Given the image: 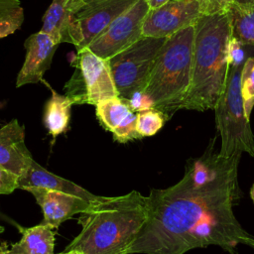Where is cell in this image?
<instances>
[{"instance_id":"3","label":"cell","mask_w":254,"mask_h":254,"mask_svg":"<svg viewBox=\"0 0 254 254\" xmlns=\"http://www.w3.org/2000/svg\"><path fill=\"white\" fill-rule=\"evenodd\" d=\"M230 38L227 13L203 15L194 24L190 84L182 109H214L228 74Z\"/></svg>"},{"instance_id":"31","label":"cell","mask_w":254,"mask_h":254,"mask_svg":"<svg viewBox=\"0 0 254 254\" xmlns=\"http://www.w3.org/2000/svg\"><path fill=\"white\" fill-rule=\"evenodd\" d=\"M0 254H9L8 253V248L6 244L0 245Z\"/></svg>"},{"instance_id":"14","label":"cell","mask_w":254,"mask_h":254,"mask_svg":"<svg viewBox=\"0 0 254 254\" xmlns=\"http://www.w3.org/2000/svg\"><path fill=\"white\" fill-rule=\"evenodd\" d=\"M24 139V128L17 119L0 128V167L18 177L26 172L34 160Z\"/></svg>"},{"instance_id":"15","label":"cell","mask_w":254,"mask_h":254,"mask_svg":"<svg viewBox=\"0 0 254 254\" xmlns=\"http://www.w3.org/2000/svg\"><path fill=\"white\" fill-rule=\"evenodd\" d=\"M28 187H39L63 191L76 195L89 202H92L100 197V195H95L66 179L50 173L41 165H39L35 160L32 161L26 172L19 177L18 189L24 190Z\"/></svg>"},{"instance_id":"35","label":"cell","mask_w":254,"mask_h":254,"mask_svg":"<svg viewBox=\"0 0 254 254\" xmlns=\"http://www.w3.org/2000/svg\"><path fill=\"white\" fill-rule=\"evenodd\" d=\"M4 106V102H0V109Z\"/></svg>"},{"instance_id":"4","label":"cell","mask_w":254,"mask_h":254,"mask_svg":"<svg viewBox=\"0 0 254 254\" xmlns=\"http://www.w3.org/2000/svg\"><path fill=\"white\" fill-rule=\"evenodd\" d=\"M193 38L194 25L166 38L144 89L154 108L168 118L182 109L190 84Z\"/></svg>"},{"instance_id":"13","label":"cell","mask_w":254,"mask_h":254,"mask_svg":"<svg viewBox=\"0 0 254 254\" xmlns=\"http://www.w3.org/2000/svg\"><path fill=\"white\" fill-rule=\"evenodd\" d=\"M40 31L59 45L68 43L77 48L82 40L75 11L68 5V0L52 1L43 16V26Z\"/></svg>"},{"instance_id":"2","label":"cell","mask_w":254,"mask_h":254,"mask_svg":"<svg viewBox=\"0 0 254 254\" xmlns=\"http://www.w3.org/2000/svg\"><path fill=\"white\" fill-rule=\"evenodd\" d=\"M148 216V198L137 190L100 196L80 213L79 234L65 247L83 254H128Z\"/></svg>"},{"instance_id":"25","label":"cell","mask_w":254,"mask_h":254,"mask_svg":"<svg viewBox=\"0 0 254 254\" xmlns=\"http://www.w3.org/2000/svg\"><path fill=\"white\" fill-rule=\"evenodd\" d=\"M244 45H242L238 40L231 37L228 44V63L229 65H239L243 64L246 61L245 54L243 51Z\"/></svg>"},{"instance_id":"29","label":"cell","mask_w":254,"mask_h":254,"mask_svg":"<svg viewBox=\"0 0 254 254\" xmlns=\"http://www.w3.org/2000/svg\"><path fill=\"white\" fill-rule=\"evenodd\" d=\"M147 1H148L150 9H156V8H159L160 6L166 4L170 0H147Z\"/></svg>"},{"instance_id":"1","label":"cell","mask_w":254,"mask_h":254,"mask_svg":"<svg viewBox=\"0 0 254 254\" xmlns=\"http://www.w3.org/2000/svg\"><path fill=\"white\" fill-rule=\"evenodd\" d=\"M216 137L203 154L190 159L184 177L167 189H152L148 216L128 254H185L210 245L237 254L238 245L254 249V235L238 222L233 206L242 192L238 183L240 156L223 157Z\"/></svg>"},{"instance_id":"8","label":"cell","mask_w":254,"mask_h":254,"mask_svg":"<svg viewBox=\"0 0 254 254\" xmlns=\"http://www.w3.org/2000/svg\"><path fill=\"white\" fill-rule=\"evenodd\" d=\"M150 10L147 0H137L119 15L87 48L96 56L109 60L143 37L144 20Z\"/></svg>"},{"instance_id":"12","label":"cell","mask_w":254,"mask_h":254,"mask_svg":"<svg viewBox=\"0 0 254 254\" xmlns=\"http://www.w3.org/2000/svg\"><path fill=\"white\" fill-rule=\"evenodd\" d=\"M24 190L34 195L44 214L43 223L52 228H58L74 214L83 212L90 204L83 198L59 190L39 187H28Z\"/></svg>"},{"instance_id":"26","label":"cell","mask_w":254,"mask_h":254,"mask_svg":"<svg viewBox=\"0 0 254 254\" xmlns=\"http://www.w3.org/2000/svg\"><path fill=\"white\" fill-rule=\"evenodd\" d=\"M19 177L0 167V194H9L18 189Z\"/></svg>"},{"instance_id":"21","label":"cell","mask_w":254,"mask_h":254,"mask_svg":"<svg viewBox=\"0 0 254 254\" xmlns=\"http://www.w3.org/2000/svg\"><path fill=\"white\" fill-rule=\"evenodd\" d=\"M168 119L166 114L156 108L137 112V132L141 137L153 136L164 126Z\"/></svg>"},{"instance_id":"22","label":"cell","mask_w":254,"mask_h":254,"mask_svg":"<svg viewBox=\"0 0 254 254\" xmlns=\"http://www.w3.org/2000/svg\"><path fill=\"white\" fill-rule=\"evenodd\" d=\"M241 93L244 102L245 114L248 119L254 107V58L248 57L241 71Z\"/></svg>"},{"instance_id":"7","label":"cell","mask_w":254,"mask_h":254,"mask_svg":"<svg viewBox=\"0 0 254 254\" xmlns=\"http://www.w3.org/2000/svg\"><path fill=\"white\" fill-rule=\"evenodd\" d=\"M166 38L142 37L108 60L118 96L128 100L144 91L157 55Z\"/></svg>"},{"instance_id":"24","label":"cell","mask_w":254,"mask_h":254,"mask_svg":"<svg viewBox=\"0 0 254 254\" xmlns=\"http://www.w3.org/2000/svg\"><path fill=\"white\" fill-rule=\"evenodd\" d=\"M202 15H214L227 13L233 6L234 0H195Z\"/></svg>"},{"instance_id":"30","label":"cell","mask_w":254,"mask_h":254,"mask_svg":"<svg viewBox=\"0 0 254 254\" xmlns=\"http://www.w3.org/2000/svg\"><path fill=\"white\" fill-rule=\"evenodd\" d=\"M87 1H89V0H68V5L75 11V13H76V11L79 9V7L83 4V3H85V2H87Z\"/></svg>"},{"instance_id":"5","label":"cell","mask_w":254,"mask_h":254,"mask_svg":"<svg viewBox=\"0 0 254 254\" xmlns=\"http://www.w3.org/2000/svg\"><path fill=\"white\" fill-rule=\"evenodd\" d=\"M243 64L229 65L225 86L213 109L221 140L219 154L226 158L241 157L244 152L254 157V135L245 114L241 93Z\"/></svg>"},{"instance_id":"11","label":"cell","mask_w":254,"mask_h":254,"mask_svg":"<svg viewBox=\"0 0 254 254\" xmlns=\"http://www.w3.org/2000/svg\"><path fill=\"white\" fill-rule=\"evenodd\" d=\"M24 47L26 49V57L17 75V87L43 80L45 72L52 65L59 44L47 34L39 31L26 39Z\"/></svg>"},{"instance_id":"20","label":"cell","mask_w":254,"mask_h":254,"mask_svg":"<svg viewBox=\"0 0 254 254\" xmlns=\"http://www.w3.org/2000/svg\"><path fill=\"white\" fill-rule=\"evenodd\" d=\"M24 22L20 0H0V39L14 34Z\"/></svg>"},{"instance_id":"27","label":"cell","mask_w":254,"mask_h":254,"mask_svg":"<svg viewBox=\"0 0 254 254\" xmlns=\"http://www.w3.org/2000/svg\"><path fill=\"white\" fill-rule=\"evenodd\" d=\"M130 106V108L134 112H141L144 110H148L154 108L153 102L151 98L144 91L135 92L128 100H126Z\"/></svg>"},{"instance_id":"18","label":"cell","mask_w":254,"mask_h":254,"mask_svg":"<svg viewBox=\"0 0 254 254\" xmlns=\"http://www.w3.org/2000/svg\"><path fill=\"white\" fill-rule=\"evenodd\" d=\"M96 116L105 129L113 132L132 111L128 102L119 96L99 101L95 105Z\"/></svg>"},{"instance_id":"10","label":"cell","mask_w":254,"mask_h":254,"mask_svg":"<svg viewBox=\"0 0 254 254\" xmlns=\"http://www.w3.org/2000/svg\"><path fill=\"white\" fill-rule=\"evenodd\" d=\"M137 0H89L83 3L75 13V19L81 33L79 51L87 48L105 29Z\"/></svg>"},{"instance_id":"17","label":"cell","mask_w":254,"mask_h":254,"mask_svg":"<svg viewBox=\"0 0 254 254\" xmlns=\"http://www.w3.org/2000/svg\"><path fill=\"white\" fill-rule=\"evenodd\" d=\"M42 81L45 82L44 79ZM45 83L50 88L52 95L45 106L44 122L49 133L55 140L57 136L66 130L70 117V109L73 103L66 95L58 93L47 82Z\"/></svg>"},{"instance_id":"34","label":"cell","mask_w":254,"mask_h":254,"mask_svg":"<svg viewBox=\"0 0 254 254\" xmlns=\"http://www.w3.org/2000/svg\"><path fill=\"white\" fill-rule=\"evenodd\" d=\"M3 231H4V228H3V227L0 225V233H2Z\"/></svg>"},{"instance_id":"32","label":"cell","mask_w":254,"mask_h":254,"mask_svg":"<svg viewBox=\"0 0 254 254\" xmlns=\"http://www.w3.org/2000/svg\"><path fill=\"white\" fill-rule=\"evenodd\" d=\"M60 254H83V253L76 251V250H69V251H64L63 253H60Z\"/></svg>"},{"instance_id":"19","label":"cell","mask_w":254,"mask_h":254,"mask_svg":"<svg viewBox=\"0 0 254 254\" xmlns=\"http://www.w3.org/2000/svg\"><path fill=\"white\" fill-rule=\"evenodd\" d=\"M227 15L230 22L231 37L244 46L254 47V7L240 10L233 5Z\"/></svg>"},{"instance_id":"33","label":"cell","mask_w":254,"mask_h":254,"mask_svg":"<svg viewBox=\"0 0 254 254\" xmlns=\"http://www.w3.org/2000/svg\"><path fill=\"white\" fill-rule=\"evenodd\" d=\"M250 196H251V198H252V200H253V202H254V185L252 186V188H251V190H250Z\"/></svg>"},{"instance_id":"6","label":"cell","mask_w":254,"mask_h":254,"mask_svg":"<svg viewBox=\"0 0 254 254\" xmlns=\"http://www.w3.org/2000/svg\"><path fill=\"white\" fill-rule=\"evenodd\" d=\"M70 65L75 70L66 81L64 90L73 104L96 105L99 101L118 96L108 60L83 48L76 51Z\"/></svg>"},{"instance_id":"28","label":"cell","mask_w":254,"mask_h":254,"mask_svg":"<svg viewBox=\"0 0 254 254\" xmlns=\"http://www.w3.org/2000/svg\"><path fill=\"white\" fill-rule=\"evenodd\" d=\"M233 5L240 10H248L254 7V0H234Z\"/></svg>"},{"instance_id":"9","label":"cell","mask_w":254,"mask_h":254,"mask_svg":"<svg viewBox=\"0 0 254 254\" xmlns=\"http://www.w3.org/2000/svg\"><path fill=\"white\" fill-rule=\"evenodd\" d=\"M195 0H170L156 9H150L143 23V37L168 38L193 26L202 17Z\"/></svg>"},{"instance_id":"16","label":"cell","mask_w":254,"mask_h":254,"mask_svg":"<svg viewBox=\"0 0 254 254\" xmlns=\"http://www.w3.org/2000/svg\"><path fill=\"white\" fill-rule=\"evenodd\" d=\"M22 238L8 249L9 254H54L55 232L45 223L32 227L17 225Z\"/></svg>"},{"instance_id":"23","label":"cell","mask_w":254,"mask_h":254,"mask_svg":"<svg viewBox=\"0 0 254 254\" xmlns=\"http://www.w3.org/2000/svg\"><path fill=\"white\" fill-rule=\"evenodd\" d=\"M137 112L133 110L127 115V117L115 128L112 132L114 139L120 143H125L130 140L142 138L137 132Z\"/></svg>"}]
</instances>
